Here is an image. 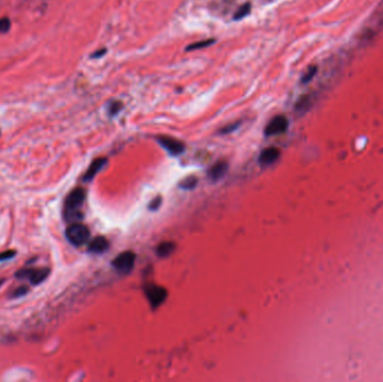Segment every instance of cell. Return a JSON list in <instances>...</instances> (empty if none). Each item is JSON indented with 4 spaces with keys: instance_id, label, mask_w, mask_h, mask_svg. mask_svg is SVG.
<instances>
[{
    "instance_id": "d6986e66",
    "label": "cell",
    "mask_w": 383,
    "mask_h": 382,
    "mask_svg": "<svg viewBox=\"0 0 383 382\" xmlns=\"http://www.w3.org/2000/svg\"><path fill=\"white\" fill-rule=\"evenodd\" d=\"M11 26L10 19L7 17H3L0 19V34H5L7 31H9Z\"/></svg>"
},
{
    "instance_id": "7c38bea8",
    "label": "cell",
    "mask_w": 383,
    "mask_h": 382,
    "mask_svg": "<svg viewBox=\"0 0 383 382\" xmlns=\"http://www.w3.org/2000/svg\"><path fill=\"white\" fill-rule=\"evenodd\" d=\"M313 105V97L310 94H304L298 99L296 105H295V111L297 113L302 114L309 110Z\"/></svg>"
},
{
    "instance_id": "8fae6325",
    "label": "cell",
    "mask_w": 383,
    "mask_h": 382,
    "mask_svg": "<svg viewBox=\"0 0 383 382\" xmlns=\"http://www.w3.org/2000/svg\"><path fill=\"white\" fill-rule=\"evenodd\" d=\"M108 246H109V242L105 237H97L90 242L87 250L92 253H102L108 250Z\"/></svg>"
},
{
    "instance_id": "7402d4cb",
    "label": "cell",
    "mask_w": 383,
    "mask_h": 382,
    "mask_svg": "<svg viewBox=\"0 0 383 382\" xmlns=\"http://www.w3.org/2000/svg\"><path fill=\"white\" fill-rule=\"evenodd\" d=\"M27 292H28V288L25 287V286H22V287H19L18 289H16L14 294H13V297H21V296H24L25 294H27Z\"/></svg>"
},
{
    "instance_id": "e0dca14e",
    "label": "cell",
    "mask_w": 383,
    "mask_h": 382,
    "mask_svg": "<svg viewBox=\"0 0 383 382\" xmlns=\"http://www.w3.org/2000/svg\"><path fill=\"white\" fill-rule=\"evenodd\" d=\"M196 184H197V178L195 176H189L181 183V188L185 190H192L196 186Z\"/></svg>"
},
{
    "instance_id": "44dd1931",
    "label": "cell",
    "mask_w": 383,
    "mask_h": 382,
    "mask_svg": "<svg viewBox=\"0 0 383 382\" xmlns=\"http://www.w3.org/2000/svg\"><path fill=\"white\" fill-rule=\"evenodd\" d=\"M239 125H240V122H234V123H232V125L226 126V127H224V128L221 130V134H229V133H231V131H233V130L237 129L238 127H239Z\"/></svg>"
},
{
    "instance_id": "30bf717a",
    "label": "cell",
    "mask_w": 383,
    "mask_h": 382,
    "mask_svg": "<svg viewBox=\"0 0 383 382\" xmlns=\"http://www.w3.org/2000/svg\"><path fill=\"white\" fill-rule=\"evenodd\" d=\"M227 168H229V165H227V163L224 161L215 163L209 170V176L212 181L221 180V178L225 175Z\"/></svg>"
},
{
    "instance_id": "4fadbf2b",
    "label": "cell",
    "mask_w": 383,
    "mask_h": 382,
    "mask_svg": "<svg viewBox=\"0 0 383 382\" xmlns=\"http://www.w3.org/2000/svg\"><path fill=\"white\" fill-rule=\"evenodd\" d=\"M251 8H252V5L250 2H246L241 5L238 8V10L235 11V14L233 16L234 21H241L242 18H245L246 16H248L251 11Z\"/></svg>"
},
{
    "instance_id": "8992f818",
    "label": "cell",
    "mask_w": 383,
    "mask_h": 382,
    "mask_svg": "<svg viewBox=\"0 0 383 382\" xmlns=\"http://www.w3.org/2000/svg\"><path fill=\"white\" fill-rule=\"evenodd\" d=\"M157 141L163 148H165L167 152L170 155H174V156L181 155L185 150L184 142H182L176 138L169 136H159L157 137Z\"/></svg>"
},
{
    "instance_id": "ba28073f",
    "label": "cell",
    "mask_w": 383,
    "mask_h": 382,
    "mask_svg": "<svg viewBox=\"0 0 383 382\" xmlns=\"http://www.w3.org/2000/svg\"><path fill=\"white\" fill-rule=\"evenodd\" d=\"M279 156H280V150L276 147H269V148H266L261 152L260 156H259V163L262 166H269L274 164Z\"/></svg>"
},
{
    "instance_id": "52a82bcc",
    "label": "cell",
    "mask_w": 383,
    "mask_h": 382,
    "mask_svg": "<svg viewBox=\"0 0 383 382\" xmlns=\"http://www.w3.org/2000/svg\"><path fill=\"white\" fill-rule=\"evenodd\" d=\"M146 296L153 307H158L166 300L167 290L161 286H150L146 289Z\"/></svg>"
},
{
    "instance_id": "ffe728a7",
    "label": "cell",
    "mask_w": 383,
    "mask_h": 382,
    "mask_svg": "<svg viewBox=\"0 0 383 382\" xmlns=\"http://www.w3.org/2000/svg\"><path fill=\"white\" fill-rule=\"evenodd\" d=\"M15 254H16L15 250H7V251H3L0 253V261L11 259V258L15 257Z\"/></svg>"
},
{
    "instance_id": "ac0fdd59",
    "label": "cell",
    "mask_w": 383,
    "mask_h": 382,
    "mask_svg": "<svg viewBox=\"0 0 383 382\" xmlns=\"http://www.w3.org/2000/svg\"><path fill=\"white\" fill-rule=\"evenodd\" d=\"M317 73V66H310L308 71L304 74V77L301 78V83H308L313 80V78Z\"/></svg>"
},
{
    "instance_id": "d4e9b609",
    "label": "cell",
    "mask_w": 383,
    "mask_h": 382,
    "mask_svg": "<svg viewBox=\"0 0 383 382\" xmlns=\"http://www.w3.org/2000/svg\"><path fill=\"white\" fill-rule=\"evenodd\" d=\"M2 282H3V279H0V287H1V285H2Z\"/></svg>"
},
{
    "instance_id": "cb8c5ba5",
    "label": "cell",
    "mask_w": 383,
    "mask_h": 382,
    "mask_svg": "<svg viewBox=\"0 0 383 382\" xmlns=\"http://www.w3.org/2000/svg\"><path fill=\"white\" fill-rule=\"evenodd\" d=\"M106 52H107L106 49H101V50H99V51L95 52V53H93V54H92V56H91V57H92V58L101 57V56H103V55L106 54Z\"/></svg>"
},
{
    "instance_id": "2e32d148",
    "label": "cell",
    "mask_w": 383,
    "mask_h": 382,
    "mask_svg": "<svg viewBox=\"0 0 383 382\" xmlns=\"http://www.w3.org/2000/svg\"><path fill=\"white\" fill-rule=\"evenodd\" d=\"M122 109V102L120 101H111L109 107H108V112H109V115L113 117V115L118 114L120 112Z\"/></svg>"
},
{
    "instance_id": "6da1fadb",
    "label": "cell",
    "mask_w": 383,
    "mask_h": 382,
    "mask_svg": "<svg viewBox=\"0 0 383 382\" xmlns=\"http://www.w3.org/2000/svg\"><path fill=\"white\" fill-rule=\"evenodd\" d=\"M85 200V191L82 188H78L72 191L66 197L64 204V218L69 222L79 221L82 218L80 209Z\"/></svg>"
},
{
    "instance_id": "277c9868",
    "label": "cell",
    "mask_w": 383,
    "mask_h": 382,
    "mask_svg": "<svg viewBox=\"0 0 383 382\" xmlns=\"http://www.w3.org/2000/svg\"><path fill=\"white\" fill-rule=\"evenodd\" d=\"M289 121L285 115H276V117L271 119L268 125L265 129V135L267 137L277 136V135L284 134L288 129Z\"/></svg>"
},
{
    "instance_id": "7a4b0ae2",
    "label": "cell",
    "mask_w": 383,
    "mask_h": 382,
    "mask_svg": "<svg viewBox=\"0 0 383 382\" xmlns=\"http://www.w3.org/2000/svg\"><path fill=\"white\" fill-rule=\"evenodd\" d=\"M65 236L70 244L75 246H81L90 239V231L86 225L75 222L66 229Z\"/></svg>"
},
{
    "instance_id": "9a60e30c",
    "label": "cell",
    "mask_w": 383,
    "mask_h": 382,
    "mask_svg": "<svg viewBox=\"0 0 383 382\" xmlns=\"http://www.w3.org/2000/svg\"><path fill=\"white\" fill-rule=\"evenodd\" d=\"M215 42H217V39H214V38H209V39H204V41H199V42L193 43V44H191V45L187 46L186 51H196V50L205 49V47L213 45Z\"/></svg>"
},
{
    "instance_id": "3957f363",
    "label": "cell",
    "mask_w": 383,
    "mask_h": 382,
    "mask_svg": "<svg viewBox=\"0 0 383 382\" xmlns=\"http://www.w3.org/2000/svg\"><path fill=\"white\" fill-rule=\"evenodd\" d=\"M50 268H23L16 273L18 279H28L33 285H39L49 277Z\"/></svg>"
},
{
    "instance_id": "5b68a950",
    "label": "cell",
    "mask_w": 383,
    "mask_h": 382,
    "mask_svg": "<svg viewBox=\"0 0 383 382\" xmlns=\"http://www.w3.org/2000/svg\"><path fill=\"white\" fill-rule=\"evenodd\" d=\"M136 261V254L131 251L122 252L117 256V258L112 261V266L121 273H128L134 268Z\"/></svg>"
},
{
    "instance_id": "9c48e42d",
    "label": "cell",
    "mask_w": 383,
    "mask_h": 382,
    "mask_svg": "<svg viewBox=\"0 0 383 382\" xmlns=\"http://www.w3.org/2000/svg\"><path fill=\"white\" fill-rule=\"evenodd\" d=\"M107 164V159L106 158H97L94 159V161L91 163V165L89 168H87L86 173L84 174V176H83V181L84 182H90L92 181L93 178L95 177V175H97L100 170H101L103 167H105V165Z\"/></svg>"
},
{
    "instance_id": "603a6c76",
    "label": "cell",
    "mask_w": 383,
    "mask_h": 382,
    "mask_svg": "<svg viewBox=\"0 0 383 382\" xmlns=\"http://www.w3.org/2000/svg\"><path fill=\"white\" fill-rule=\"evenodd\" d=\"M161 204H162V197L158 196V197L155 198V200L151 201L150 205H149V209L155 211V210H157L159 206H161Z\"/></svg>"
},
{
    "instance_id": "5bb4252c",
    "label": "cell",
    "mask_w": 383,
    "mask_h": 382,
    "mask_svg": "<svg viewBox=\"0 0 383 382\" xmlns=\"http://www.w3.org/2000/svg\"><path fill=\"white\" fill-rule=\"evenodd\" d=\"M175 245L173 242H163L157 246V253L159 257H167L174 251Z\"/></svg>"
}]
</instances>
